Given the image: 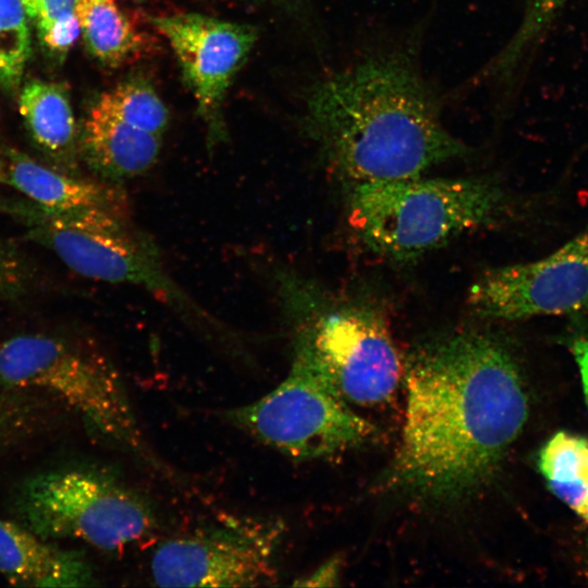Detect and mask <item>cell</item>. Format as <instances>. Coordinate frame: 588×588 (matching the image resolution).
<instances>
[{
  "label": "cell",
  "mask_w": 588,
  "mask_h": 588,
  "mask_svg": "<svg viewBox=\"0 0 588 588\" xmlns=\"http://www.w3.org/2000/svg\"><path fill=\"white\" fill-rule=\"evenodd\" d=\"M34 22L42 44L53 52H64L81 34L76 0H21Z\"/></svg>",
  "instance_id": "21"
},
{
  "label": "cell",
  "mask_w": 588,
  "mask_h": 588,
  "mask_svg": "<svg viewBox=\"0 0 588 588\" xmlns=\"http://www.w3.org/2000/svg\"><path fill=\"white\" fill-rule=\"evenodd\" d=\"M30 30L21 0H0V84L14 89L30 54Z\"/></svg>",
  "instance_id": "20"
},
{
  "label": "cell",
  "mask_w": 588,
  "mask_h": 588,
  "mask_svg": "<svg viewBox=\"0 0 588 588\" xmlns=\"http://www.w3.org/2000/svg\"><path fill=\"white\" fill-rule=\"evenodd\" d=\"M41 416L35 400L0 394V454L34 431Z\"/></svg>",
  "instance_id": "22"
},
{
  "label": "cell",
  "mask_w": 588,
  "mask_h": 588,
  "mask_svg": "<svg viewBox=\"0 0 588 588\" xmlns=\"http://www.w3.org/2000/svg\"><path fill=\"white\" fill-rule=\"evenodd\" d=\"M539 468L550 490L579 514L588 490V441L555 433L540 451Z\"/></svg>",
  "instance_id": "17"
},
{
  "label": "cell",
  "mask_w": 588,
  "mask_h": 588,
  "mask_svg": "<svg viewBox=\"0 0 588 588\" xmlns=\"http://www.w3.org/2000/svg\"><path fill=\"white\" fill-rule=\"evenodd\" d=\"M46 540L24 525L0 519V573L16 586L96 585L93 567L82 552Z\"/></svg>",
  "instance_id": "12"
},
{
  "label": "cell",
  "mask_w": 588,
  "mask_h": 588,
  "mask_svg": "<svg viewBox=\"0 0 588 588\" xmlns=\"http://www.w3.org/2000/svg\"><path fill=\"white\" fill-rule=\"evenodd\" d=\"M97 102L122 121L160 136L168 125L167 107L154 88L140 81L122 83Z\"/></svg>",
  "instance_id": "18"
},
{
  "label": "cell",
  "mask_w": 588,
  "mask_h": 588,
  "mask_svg": "<svg viewBox=\"0 0 588 588\" xmlns=\"http://www.w3.org/2000/svg\"><path fill=\"white\" fill-rule=\"evenodd\" d=\"M341 562L338 559H331L322 563L310 574L296 579L294 586L305 587H327L336 585L340 578Z\"/></svg>",
  "instance_id": "24"
},
{
  "label": "cell",
  "mask_w": 588,
  "mask_h": 588,
  "mask_svg": "<svg viewBox=\"0 0 588 588\" xmlns=\"http://www.w3.org/2000/svg\"><path fill=\"white\" fill-rule=\"evenodd\" d=\"M23 277V265L16 252L0 241V294L16 291Z\"/></svg>",
  "instance_id": "23"
},
{
  "label": "cell",
  "mask_w": 588,
  "mask_h": 588,
  "mask_svg": "<svg viewBox=\"0 0 588 588\" xmlns=\"http://www.w3.org/2000/svg\"><path fill=\"white\" fill-rule=\"evenodd\" d=\"M150 21L174 51L201 112L212 113L249 53L255 30L245 24L196 13L155 16Z\"/></svg>",
  "instance_id": "11"
},
{
  "label": "cell",
  "mask_w": 588,
  "mask_h": 588,
  "mask_svg": "<svg viewBox=\"0 0 588 588\" xmlns=\"http://www.w3.org/2000/svg\"><path fill=\"white\" fill-rule=\"evenodd\" d=\"M569 0H529L523 20L503 49L489 64V74L507 76L539 44Z\"/></svg>",
  "instance_id": "19"
},
{
  "label": "cell",
  "mask_w": 588,
  "mask_h": 588,
  "mask_svg": "<svg viewBox=\"0 0 588 588\" xmlns=\"http://www.w3.org/2000/svg\"><path fill=\"white\" fill-rule=\"evenodd\" d=\"M572 353L577 364L588 407V334H579L571 343Z\"/></svg>",
  "instance_id": "25"
},
{
  "label": "cell",
  "mask_w": 588,
  "mask_h": 588,
  "mask_svg": "<svg viewBox=\"0 0 588 588\" xmlns=\"http://www.w3.org/2000/svg\"><path fill=\"white\" fill-rule=\"evenodd\" d=\"M75 13L88 50L102 63L119 65L139 51L143 34L114 0H76Z\"/></svg>",
  "instance_id": "15"
},
{
  "label": "cell",
  "mask_w": 588,
  "mask_h": 588,
  "mask_svg": "<svg viewBox=\"0 0 588 588\" xmlns=\"http://www.w3.org/2000/svg\"><path fill=\"white\" fill-rule=\"evenodd\" d=\"M115 1V0H114Z\"/></svg>",
  "instance_id": "27"
},
{
  "label": "cell",
  "mask_w": 588,
  "mask_h": 588,
  "mask_svg": "<svg viewBox=\"0 0 588 588\" xmlns=\"http://www.w3.org/2000/svg\"><path fill=\"white\" fill-rule=\"evenodd\" d=\"M406 404L394 482L453 499L492 478L528 417L518 366L493 336L465 331L419 346L404 364Z\"/></svg>",
  "instance_id": "1"
},
{
  "label": "cell",
  "mask_w": 588,
  "mask_h": 588,
  "mask_svg": "<svg viewBox=\"0 0 588 588\" xmlns=\"http://www.w3.org/2000/svg\"><path fill=\"white\" fill-rule=\"evenodd\" d=\"M84 147L89 164L117 181L150 169L159 156L161 136L122 121L97 102L85 123Z\"/></svg>",
  "instance_id": "13"
},
{
  "label": "cell",
  "mask_w": 588,
  "mask_h": 588,
  "mask_svg": "<svg viewBox=\"0 0 588 588\" xmlns=\"http://www.w3.org/2000/svg\"><path fill=\"white\" fill-rule=\"evenodd\" d=\"M20 111L36 143L53 155L73 145L75 123L65 91L58 85L33 81L20 96Z\"/></svg>",
  "instance_id": "16"
},
{
  "label": "cell",
  "mask_w": 588,
  "mask_h": 588,
  "mask_svg": "<svg viewBox=\"0 0 588 588\" xmlns=\"http://www.w3.org/2000/svg\"><path fill=\"white\" fill-rule=\"evenodd\" d=\"M579 515L588 523V490H587L584 506H583L581 512L579 513Z\"/></svg>",
  "instance_id": "26"
},
{
  "label": "cell",
  "mask_w": 588,
  "mask_h": 588,
  "mask_svg": "<svg viewBox=\"0 0 588 588\" xmlns=\"http://www.w3.org/2000/svg\"><path fill=\"white\" fill-rule=\"evenodd\" d=\"M298 346L351 403L376 405L388 401L404 375L385 320L368 305L340 304L318 311L304 328Z\"/></svg>",
  "instance_id": "7"
},
{
  "label": "cell",
  "mask_w": 588,
  "mask_h": 588,
  "mask_svg": "<svg viewBox=\"0 0 588 588\" xmlns=\"http://www.w3.org/2000/svg\"><path fill=\"white\" fill-rule=\"evenodd\" d=\"M275 539L271 529L250 525L169 539L151 558V577L160 587L273 585Z\"/></svg>",
  "instance_id": "9"
},
{
  "label": "cell",
  "mask_w": 588,
  "mask_h": 588,
  "mask_svg": "<svg viewBox=\"0 0 588 588\" xmlns=\"http://www.w3.org/2000/svg\"><path fill=\"white\" fill-rule=\"evenodd\" d=\"M440 109L411 59L390 51L365 57L317 84L305 122L343 177L403 180L469 154L443 125Z\"/></svg>",
  "instance_id": "2"
},
{
  "label": "cell",
  "mask_w": 588,
  "mask_h": 588,
  "mask_svg": "<svg viewBox=\"0 0 588 588\" xmlns=\"http://www.w3.org/2000/svg\"><path fill=\"white\" fill-rule=\"evenodd\" d=\"M512 208L491 179H403L354 183L348 221L373 254L418 257L467 232L502 221Z\"/></svg>",
  "instance_id": "3"
},
{
  "label": "cell",
  "mask_w": 588,
  "mask_h": 588,
  "mask_svg": "<svg viewBox=\"0 0 588 588\" xmlns=\"http://www.w3.org/2000/svg\"><path fill=\"white\" fill-rule=\"evenodd\" d=\"M0 384L42 390L71 407L99 434L137 446L138 429L112 367L97 354L45 334H24L0 344Z\"/></svg>",
  "instance_id": "6"
},
{
  "label": "cell",
  "mask_w": 588,
  "mask_h": 588,
  "mask_svg": "<svg viewBox=\"0 0 588 588\" xmlns=\"http://www.w3.org/2000/svg\"><path fill=\"white\" fill-rule=\"evenodd\" d=\"M226 419L262 444L296 461L357 448L376 433L356 414L319 364L297 345L287 376L256 401L225 412Z\"/></svg>",
  "instance_id": "4"
},
{
  "label": "cell",
  "mask_w": 588,
  "mask_h": 588,
  "mask_svg": "<svg viewBox=\"0 0 588 588\" xmlns=\"http://www.w3.org/2000/svg\"><path fill=\"white\" fill-rule=\"evenodd\" d=\"M467 304L502 320L587 311L588 225L546 257L488 270L470 286Z\"/></svg>",
  "instance_id": "8"
},
{
  "label": "cell",
  "mask_w": 588,
  "mask_h": 588,
  "mask_svg": "<svg viewBox=\"0 0 588 588\" xmlns=\"http://www.w3.org/2000/svg\"><path fill=\"white\" fill-rule=\"evenodd\" d=\"M27 237L52 250L83 277L144 286L174 305L189 299L166 274L151 244L123 216L95 228L26 224Z\"/></svg>",
  "instance_id": "10"
},
{
  "label": "cell",
  "mask_w": 588,
  "mask_h": 588,
  "mask_svg": "<svg viewBox=\"0 0 588 588\" xmlns=\"http://www.w3.org/2000/svg\"><path fill=\"white\" fill-rule=\"evenodd\" d=\"M17 507L23 525L45 539H76L106 551L137 543L156 527L152 511L136 493L82 468L28 479Z\"/></svg>",
  "instance_id": "5"
},
{
  "label": "cell",
  "mask_w": 588,
  "mask_h": 588,
  "mask_svg": "<svg viewBox=\"0 0 588 588\" xmlns=\"http://www.w3.org/2000/svg\"><path fill=\"white\" fill-rule=\"evenodd\" d=\"M0 183L49 208L117 205L112 192L103 186L48 168L16 150L7 151L0 160Z\"/></svg>",
  "instance_id": "14"
}]
</instances>
